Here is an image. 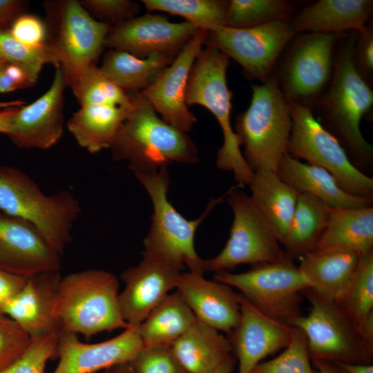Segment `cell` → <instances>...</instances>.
<instances>
[{"label": "cell", "instance_id": "6da1fadb", "mask_svg": "<svg viewBox=\"0 0 373 373\" xmlns=\"http://www.w3.org/2000/svg\"><path fill=\"white\" fill-rule=\"evenodd\" d=\"M113 158L126 161L135 175H149L175 162L192 164L199 160L191 137L164 122L140 94L111 147Z\"/></svg>", "mask_w": 373, "mask_h": 373}, {"label": "cell", "instance_id": "7a4b0ae2", "mask_svg": "<svg viewBox=\"0 0 373 373\" xmlns=\"http://www.w3.org/2000/svg\"><path fill=\"white\" fill-rule=\"evenodd\" d=\"M356 41L354 34L344 41L334 56L329 86L317 102L326 124L350 158L364 164L370 162L372 146L363 137L360 125L363 117L372 108L373 92L354 64Z\"/></svg>", "mask_w": 373, "mask_h": 373}, {"label": "cell", "instance_id": "3957f363", "mask_svg": "<svg viewBox=\"0 0 373 373\" xmlns=\"http://www.w3.org/2000/svg\"><path fill=\"white\" fill-rule=\"evenodd\" d=\"M0 210L30 223L61 256L82 208L70 191L45 194L21 169L0 166Z\"/></svg>", "mask_w": 373, "mask_h": 373}, {"label": "cell", "instance_id": "277c9868", "mask_svg": "<svg viewBox=\"0 0 373 373\" xmlns=\"http://www.w3.org/2000/svg\"><path fill=\"white\" fill-rule=\"evenodd\" d=\"M229 57L207 46L197 57L190 73L186 92L188 106L198 104L208 109L217 119L223 135V144L217 152L216 165L232 172L238 186L249 185L254 172L240 150L239 139L232 128V93L227 82Z\"/></svg>", "mask_w": 373, "mask_h": 373}, {"label": "cell", "instance_id": "5b68a950", "mask_svg": "<svg viewBox=\"0 0 373 373\" xmlns=\"http://www.w3.org/2000/svg\"><path fill=\"white\" fill-rule=\"evenodd\" d=\"M291 128L290 102L276 77L253 85L249 106L237 117L234 131L254 172L260 169L276 171L287 153Z\"/></svg>", "mask_w": 373, "mask_h": 373}, {"label": "cell", "instance_id": "8992f818", "mask_svg": "<svg viewBox=\"0 0 373 373\" xmlns=\"http://www.w3.org/2000/svg\"><path fill=\"white\" fill-rule=\"evenodd\" d=\"M119 283L112 273L86 269L61 277L57 304L62 332L82 334L86 339L129 325L119 302Z\"/></svg>", "mask_w": 373, "mask_h": 373}, {"label": "cell", "instance_id": "52a82bcc", "mask_svg": "<svg viewBox=\"0 0 373 373\" xmlns=\"http://www.w3.org/2000/svg\"><path fill=\"white\" fill-rule=\"evenodd\" d=\"M150 196L153 214L149 231L144 240L143 254L167 260L182 269L203 274L204 260L197 254L194 238L196 230L211 210L223 198L213 199L198 218L189 220L169 201L170 184L167 168L149 175H135Z\"/></svg>", "mask_w": 373, "mask_h": 373}, {"label": "cell", "instance_id": "ba28073f", "mask_svg": "<svg viewBox=\"0 0 373 373\" xmlns=\"http://www.w3.org/2000/svg\"><path fill=\"white\" fill-rule=\"evenodd\" d=\"M44 6L47 43L71 88L87 67L95 64L111 26L95 19L77 0L47 1Z\"/></svg>", "mask_w": 373, "mask_h": 373}, {"label": "cell", "instance_id": "9c48e42d", "mask_svg": "<svg viewBox=\"0 0 373 373\" xmlns=\"http://www.w3.org/2000/svg\"><path fill=\"white\" fill-rule=\"evenodd\" d=\"M287 153L328 171L347 193L372 200L373 178L354 165L337 138L315 118L312 108L290 103Z\"/></svg>", "mask_w": 373, "mask_h": 373}, {"label": "cell", "instance_id": "30bf717a", "mask_svg": "<svg viewBox=\"0 0 373 373\" xmlns=\"http://www.w3.org/2000/svg\"><path fill=\"white\" fill-rule=\"evenodd\" d=\"M215 280L239 290L251 305L265 315L290 325L301 314L304 290L311 288L309 280L293 259L255 265L242 273L218 271Z\"/></svg>", "mask_w": 373, "mask_h": 373}, {"label": "cell", "instance_id": "8fae6325", "mask_svg": "<svg viewBox=\"0 0 373 373\" xmlns=\"http://www.w3.org/2000/svg\"><path fill=\"white\" fill-rule=\"evenodd\" d=\"M311 307L290 325L305 336L311 361L336 363H372L373 352L340 306L312 288L303 291Z\"/></svg>", "mask_w": 373, "mask_h": 373}, {"label": "cell", "instance_id": "7c38bea8", "mask_svg": "<svg viewBox=\"0 0 373 373\" xmlns=\"http://www.w3.org/2000/svg\"><path fill=\"white\" fill-rule=\"evenodd\" d=\"M233 213L229 238L220 252L204 260L206 271H228L243 264L273 262L286 255L266 218L250 196L233 187L226 195Z\"/></svg>", "mask_w": 373, "mask_h": 373}, {"label": "cell", "instance_id": "4fadbf2b", "mask_svg": "<svg viewBox=\"0 0 373 373\" xmlns=\"http://www.w3.org/2000/svg\"><path fill=\"white\" fill-rule=\"evenodd\" d=\"M289 20L246 28L207 31L204 44L236 60L250 77L265 82L282 50L296 35Z\"/></svg>", "mask_w": 373, "mask_h": 373}, {"label": "cell", "instance_id": "5bb4252c", "mask_svg": "<svg viewBox=\"0 0 373 373\" xmlns=\"http://www.w3.org/2000/svg\"><path fill=\"white\" fill-rule=\"evenodd\" d=\"M337 35L310 32L292 45L280 69L279 85L290 103L311 104L331 81Z\"/></svg>", "mask_w": 373, "mask_h": 373}, {"label": "cell", "instance_id": "9a60e30c", "mask_svg": "<svg viewBox=\"0 0 373 373\" xmlns=\"http://www.w3.org/2000/svg\"><path fill=\"white\" fill-rule=\"evenodd\" d=\"M200 29L166 15L146 13L111 26L104 47L127 52L140 58L154 53L176 57Z\"/></svg>", "mask_w": 373, "mask_h": 373}, {"label": "cell", "instance_id": "2e32d148", "mask_svg": "<svg viewBox=\"0 0 373 373\" xmlns=\"http://www.w3.org/2000/svg\"><path fill=\"white\" fill-rule=\"evenodd\" d=\"M207 33V30L200 29L171 64L140 93L164 122L186 133L197 121L186 102L187 84Z\"/></svg>", "mask_w": 373, "mask_h": 373}, {"label": "cell", "instance_id": "e0dca14e", "mask_svg": "<svg viewBox=\"0 0 373 373\" xmlns=\"http://www.w3.org/2000/svg\"><path fill=\"white\" fill-rule=\"evenodd\" d=\"M182 270L167 260L143 254L137 265L122 273L125 286L119 293V302L122 316L129 327H138L176 287Z\"/></svg>", "mask_w": 373, "mask_h": 373}, {"label": "cell", "instance_id": "ac0fdd59", "mask_svg": "<svg viewBox=\"0 0 373 373\" xmlns=\"http://www.w3.org/2000/svg\"><path fill=\"white\" fill-rule=\"evenodd\" d=\"M238 296L240 318L228 339L238 363V373H251L265 358L288 345L294 327L265 315L240 293Z\"/></svg>", "mask_w": 373, "mask_h": 373}, {"label": "cell", "instance_id": "d6986e66", "mask_svg": "<svg viewBox=\"0 0 373 373\" xmlns=\"http://www.w3.org/2000/svg\"><path fill=\"white\" fill-rule=\"evenodd\" d=\"M143 345L138 328L128 327L111 339L97 343L82 342L77 334H59L57 356L59 362L52 373H94L130 362Z\"/></svg>", "mask_w": 373, "mask_h": 373}, {"label": "cell", "instance_id": "ffe728a7", "mask_svg": "<svg viewBox=\"0 0 373 373\" xmlns=\"http://www.w3.org/2000/svg\"><path fill=\"white\" fill-rule=\"evenodd\" d=\"M60 256L33 225L0 210V269L24 277L59 271Z\"/></svg>", "mask_w": 373, "mask_h": 373}, {"label": "cell", "instance_id": "44dd1931", "mask_svg": "<svg viewBox=\"0 0 373 373\" xmlns=\"http://www.w3.org/2000/svg\"><path fill=\"white\" fill-rule=\"evenodd\" d=\"M66 87L63 72L57 68L50 88L31 104L19 108L8 135L15 146L48 149L59 140L64 125Z\"/></svg>", "mask_w": 373, "mask_h": 373}, {"label": "cell", "instance_id": "7402d4cb", "mask_svg": "<svg viewBox=\"0 0 373 373\" xmlns=\"http://www.w3.org/2000/svg\"><path fill=\"white\" fill-rule=\"evenodd\" d=\"M61 278L59 271L29 276L21 290L4 309V314L12 319L31 340L62 332L57 312Z\"/></svg>", "mask_w": 373, "mask_h": 373}, {"label": "cell", "instance_id": "603a6c76", "mask_svg": "<svg viewBox=\"0 0 373 373\" xmlns=\"http://www.w3.org/2000/svg\"><path fill=\"white\" fill-rule=\"evenodd\" d=\"M175 289L198 321L228 335L237 327L240 306L231 287L188 271L180 273Z\"/></svg>", "mask_w": 373, "mask_h": 373}, {"label": "cell", "instance_id": "cb8c5ba5", "mask_svg": "<svg viewBox=\"0 0 373 373\" xmlns=\"http://www.w3.org/2000/svg\"><path fill=\"white\" fill-rule=\"evenodd\" d=\"M361 255L344 248L312 251L298 258V268L312 289L339 305L354 277Z\"/></svg>", "mask_w": 373, "mask_h": 373}, {"label": "cell", "instance_id": "d4e9b609", "mask_svg": "<svg viewBox=\"0 0 373 373\" xmlns=\"http://www.w3.org/2000/svg\"><path fill=\"white\" fill-rule=\"evenodd\" d=\"M276 173L298 193L313 195L330 208H359L370 206L372 201L347 193L328 171L302 162L287 153L280 160Z\"/></svg>", "mask_w": 373, "mask_h": 373}, {"label": "cell", "instance_id": "484cf974", "mask_svg": "<svg viewBox=\"0 0 373 373\" xmlns=\"http://www.w3.org/2000/svg\"><path fill=\"white\" fill-rule=\"evenodd\" d=\"M372 5L370 0H320L303 8L291 23L296 33L338 35L349 30L362 33L367 27Z\"/></svg>", "mask_w": 373, "mask_h": 373}, {"label": "cell", "instance_id": "4316f807", "mask_svg": "<svg viewBox=\"0 0 373 373\" xmlns=\"http://www.w3.org/2000/svg\"><path fill=\"white\" fill-rule=\"evenodd\" d=\"M134 107L135 102L132 106L106 104L82 106L68 120L66 127L81 147L90 153H96L111 149Z\"/></svg>", "mask_w": 373, "mask_h": 373}, {"label": "cell", "instance_id": "83f0119b", "mask_svg": "<svg viewBox=\"0 0 373 373\" xmlns=\"http://www.w3.org/2000/svg\"><path fill=\"white\" fill-rule=\"evenodd\" d=\"M171 349L186 373H213L233 355L228 338L198 320Z\"/></svg>", "mask_w": 373, "mask_h": 373}, {"label": "cell", "instance_id": "f1b7e54d", "mask_svg": "<svg viewBox=\"0 0 373 373\" xmlns=\"http://www.w3.org/2000/svg\"><path fill=\"white\" fill-rule=\"evenodd\" d=\"M249 186L251 198L282 244L294 215L298 193L281 180L275 171L267 169L256 171Z\"/></svg>", "mask_w": 373, "mask_h": 373}, {"label": "cell", "instance_id": "f546056e", "mask_svg": "<svg viewBox=\"0 0 373 373\" xmlns=\"http://www.w3.org/2000/svg\"><path fill=\"white\" fill-rule=\"evenodd\" d=\"M372 247V206L330 208L327 226L312 251L344 248L363 253Z\"/></svg>", "mask_w": 373, "mask_h": 373}, {"label": "cell", "instance_id": "4dcf8cb0", "mask_svg": "<svg viewBox=\"0 0 373 373\" xmlns=\"http://www.w3.org/2000/svg\"><path fill=\"white\" fill-rule=\"evenodd\" d=\"M175 58L162 53L140 58L125 51L111 49L104 54L99 68L127 92L138 93L148 88Z\"/></svg>", "mask_w": 373, "mask_h": 373}, {"label": "cell", "instance_id": "1f68e13d", "mask_svg": "<svg viewBox=\"0 0 373 373\" xmlns=\"http://www.w3.org/2000/svg\"><path fill=\"white\" fill-rule=\"evenodd\" d=\"M197 320L178 291L170 293L137 327L143 347L171 345Z\"/></svg>", "mask_w": 373, "mask_h": 373}, {"label": "cell", "instance_id": "d6a6232c", "mask_svg": "<svg viewBox=\"0 0 373 373\" xmlns=\"http://www.w3.org/2000/svg\"><path fill=\"white\" fill-rule=\"evenodd\" d=\"M329 211L330 207L318 198L298 193L294 215L282 242L287 256L294 260L313 250L327 226Z\"/></svg>", "mask_w": 373, "mask_h": 373}, {"label": "cell", "instance_id": "836d02e7", "mask_svg": "<svg viewBox=\"0 0 373 373\" xmlns=\"http://www.w3.org/2000/svg\"><path fill=\"white\" fill-rule=\"evenodd\" d=\"M149 12L180 16L198 28L214 30L227 26L228 1L222 0H142Z\"/></svg>", "mask_w": 373, "mask_h": 373}, {"label": "cell", "instance_id": "e575fe53", "mask_svg": "<svg viewBox=\"0 0 373 373\" xmlns=\"http://www.w3.org/2000/svg\"><path fill=\"white\" fill-rule=\"evenodd\" d=\"M81 106L89 104L132 106L135 94L125 90L95 64L90 65L70 88Z\"/></svg>", "mask_w": 373, "mask_h": 373}, {"label": "cell", "instance_id": "d590c367", "mask_svg": "<svg viewBox=\"0 0 373 373\" xmlns=\"http://www.w3.org/2000/svg\"><path fill=\"white\" fill-rule=\"evenodd\" d=\"M293 10L292 4L284 0H231L227 27L246 28L289 20Z\"/></svg>", "mask_w": 373, "mask_h": 373}, {"label": "cell", "instance_id": "8d00e7d4", "mask_svg": "<svg viewBox=\"0 0 373 373\" xmlns=\"http://www.w3.org/2000/svg\"><path fill=\"white\" fill-rule=\"evenodd\" d=\"M339 306L356 329L373 311V249L361 253L354 277Z\"/></svg>", "mask_w": 373, "mask_h": 373}, {"label": "cell", "instance_id": "74e56055", "mask_svg": "<svg viewBox=\"0 0 373 373\" xmlns=\"http://www.w3.org/2000/svg\"><path fill=\"white\" fill-rule=\"evenodd\" d=\"M251 373H318L311 363L303 332L294 327L288 345L275 358L262 361Z\"/></svg>", "mask_w": 373, "mask_h": 373}, {"label": "cell", "instance_id": "f35d334b", "mask_svg": "<svg viewBox=\"0 0 373 373\" xmlns=\"http://www.w3.org/2000/svg\"><path fill=\"white\" fill-rule=\"evenodd\" d=\"M0 51L8 62L42 69L46 64L60 67L59 61L48 43L30 46L15 40L8 28H0Z\"/></svg>", "mask_w": 373, "mask_h": 373}, {"label": "cell", "instance_id": "ab89813d", "mask_svg": "<svg viewBox=\"0 0 373 373\" xmlns=\"http://www.w3.org/2000/svg\"><path fill=\"white\" fill-rule=\"evenodd\" d=\"M59 334H51L35 340L11 364L0 373H44L49 359L55 358Z\"/></svg>", "mask_w": 373, "mask_h": 373}, {"label": "cell", "instance_id": "60d3db41", "mask_svg": "<svg viewBox=\"0 0 373 373\" xmlns=\"http://www.w3.org/2000/svg\"><path fill=\"white\" fill-rule=\"evenodd\" d=\"M130 363L135 373H186L171 345L143 347Z\"/></svg>", "mask_w": 373, "mask_h": 373}, {"label": "cell", "instance_id": "b9f144b4", "mask_svg": "<svg viewBox=\"0 0 373 373\" xmlns=\"http://www.w3.org/2000/svg\"><path fill=\"white\" fill-rule=\"evenodd\" d=\"M82 7L97 21L111 26L138 15L140 7L129 0H82Z\"/></svg>", "mask_w": 373, "mask_h": 373}, {"label": "cell", "instance_id": "7bdbcfd3", "mask_svg": "<svg viewBox=\"0 0 373 373\" xmlns=\"http://www.w3.org/2000/svg\"><path fill=\"white\" fill-rule=\"evenodd\" d=\"M31 342L30 336L12 319L0 314V371L14 362Z\"/></svg>", "mask_w": 373, "mask_h": 373}, {"label": "cell", "instance_id": "ee69618b", "mask_svg": "<svg viewBox=\"0 0 373 373\" xmlns=\"http://www.w3.org/2000/svg\"><path fill=\"white\" fill-rule=\"evenodd\" d=\"M8 30L15 40L27 46H39L47 43L46 23L33 14L23 12L19 15Z\"/></svg>", "mask_w": 373, "mask_h": 373}, {"label": "cell", "instance_id": "f6af8a7d", "mask_svg": "<svg viewBox=\"0 0 373 373\" xmlns=\"http://www.w3.org/2000/svg\"><path fill=\"white\" fill-rule=\"evenodd\" d=\"M41 70L7 62L0 69V93H6L34 86Z\"/></svg>", "mask_w": 373, "mask_h": 373}, {"label": "cell", "instance_id": "bcb514c9", "mask_svg": "<svg viewBox=\"0 0 373 373\" xmlns=\"http://www.w3.org/2000/svg\"><path fill=\"white\" fill-rule=\"evenodd\" d=\"M359 34L360 37L354 46L353 58L356 68L364 77V75L370 76L373 71L372 29L367 26L364 32Z\"/></svg>", "mask_w": 373, "mask_h": 373}, {"label": "cell", "instance_id": "7dc6e473", "mask_svg": "<svg viewBox=\"0 0 373 373\" xmlns=\"http://www.w3.org/2000/svg\"><path fill=\"white\" fill-rule=\"evenodd\" d=\"M28 278L0 269V314H4L6 307L21 290Z\"/></svg>", "mask_w": 373, "mask_h": 373}, {"label": "cell", "instance_id": "c3c4849f", "mask_svg": "<svg viewBox=\"0 0 373 373\" xmlns=\"http://www.w3.org/2000/svg\"><path fill=\"white\" fill-rule=\"evenodd\" d=\"M27 3L21 0H0V28H9L15 19L24 12Z\"/></svg>", "mask_w": 373, "mask_h": 373}, {"label": "cell", "instance_id": "681fc988", "mask_svg": "<svg viewBox=\"0 0 373 373\" xmlns=\"http://www.w3.org/2000/svg\"><path fill=\"white\" fill-rule=\"evenodd\" d=\"M357 331L364 344L373 352V311L362 321Z\"/></svg>", "mask_w": 373, "mask_h": 373}, {"label": "cell", "instance_id": "f907efd6", "mask_svg": "<svg viewBox=\"0 0 373 373\" xmlns=\"http://www.w3.org/2000/svg\"><path fill=\"white\" fill-rule=\"evenodd\" d=\"M21 106H12L0 111V133H10L15 117Z\"/></svg>", "mask_w": 373, "mask_h": 373}, {"label": "cell", "instance_id": "816d5d0a", "mask_svg": "<svg viewBox=\"0 0 373 373\" xmlns=\"http://www.w3.org/2000/svg\"><path fill=\"white\" fill-rule=\"evenodd\" d=\"M312 361L318 373H348L340 365L334 362L323 360H314Z\"/></svg>", "mask_w": 373, "mask_h": 373}, {"label": "cell", "instance_id": "f5cc1de1", "mask_svg": "<svg viewBox=\"0 0 373 373\" xmlns=\"http://www.w3.org/2000/svg\"><path fill=\"white\" fill-rule=\"evenodd\" d=\"M338 364L343 367L348 373H373V365L372 363Z\"/></svg>", "mask_w": 373, "mask_h": 373}, {"label": "cell", "instance_id": "db71d44e", "mask_svg": "<svg viewBox=\"0 0 373 373\" xmlns=\"http://www.w3.org/2000/svg\"><path fill=\"white\" fill-rule=\"evenodd\" d=\"M103 373H135L130 362L121 363L104 370Z\"/></svg>", "mask_w": 373, "mask_h": 373}, {"label": "cell", "instance_id": "11a10c76", "mask_svg": "<svg viewBox=\"0 0 373 373\" xmlns=\"http://www.w3.org/2000/svg\"><path fill=\"white\" fill-rule=\"evenodd\" d=\"M236 361V358L233 355L213 373H232L235 367Z\"/></svg>", "mask_w": 373, "mask_h": 373}, {"label": "cell", "instance_id": "9f6ffc18", "mask_svg": "<svg viewBox=\"0 0 373 373\" xmlns=\"http://www.w3.org/2000/svg\"><path fill=\"white\" fill-rule=\"evenodd\" d=\"M26 104L23 100H12L8 102H0V111L12 106H22Z\"/></svg>", "mask_w": 373, "mask_h": 373}, {"label": "cell", "instance_id": "6f0895ef", "mask_svg": "<svg viewBox=\"0 0 373 373\" xmlns=\"http://www.w3.org/2000/svg\"><path fill=\"white\" fill-rule=\"evenodd\" d=\"M7 60L0 51V69L7 63Z\"/></svg>", "mask_w": 373, "mask_h": 373}]
</instances>
